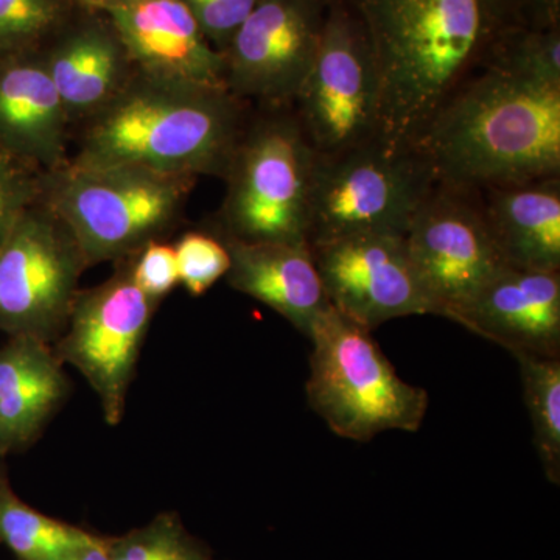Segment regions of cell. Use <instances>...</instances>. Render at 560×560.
I'll use <instances>...</instances> for the list:
<instances>
[{
  "instance_id": "obj_6",
  "label": "cell",
  "mask_w": 560,
  "mask_h": 560,
  "mask_svg": "<svg viewBox=\"0 0 560 560\" xmlns=\"http://www.w3.org/2000/svg\"><path fill=\"white\" fill-rule=\"evenodd\" d=\"M308 405L335 434L368 442L385 431L416 433L430 397L401 381L372 331L331 305L313 327Z\"/></svg>"
},
{
  "instance_id": "obj_25",
  "label": "cell",
  "mask_w": 560,
  "mask_h": 560,
  "mask_svg": "<svg viewBox=\"0 0 560 560\" xmlns=\"http://www.w3.org/2000/svg\"><path fill=\"white\" fill-rule=\"evenodd\" d=\"M61 16L60 0H0V60L33 51Z\"/></svg>"
},
{
  "instance_id": "obj_31",
  "label": "cell",
  "mask_w": 560,
  "mask_h": 560,
  "mask_svg": "<svg viewBox=\"0 0 560 560\" xmlns=\"http://www.w3.org/2000/svg\"><path fill=\"white\" fill-rule=\"evenodd\" d=\"M58 560H109L108 541L106 537L97 536L86 547L69 552L68 556Z\"/></svg>"
},
{
  "instance_id": "obj_19",
  "label": "cell",
  "mask_w": 560,
  "mask_h": 560,
  "mask_svg": "<svg viewBox=\"0 0 560 560\" xmlns=\"http://www.w3.org/2000/svg\"><path fill=\"white\" fill-rule=\"evenodd\" d=\"M478 191L508 267L560 271V176Z\"/></svg>"
},
{
  "instance_id": "obj_10",
  "label": "cell",
  "mask_w": 560,
  "mask_h": 560,
  "mask_svg": "<svg viewBox=\"0 0 560 560\" xmlns=\"http://www.w3.org/2000/svg\"><path fill=\"white\" fill-rule=\"evenodd\" d=\"M88 268L72 232L38 198L0 245V331L54 345Z\"/></svg>"
},
{
  "instance_id": "obj_2",
  "label": "cell",
  "mask_w": 560,
  "mask_h": 560,
  "mask_svg": "<svg viewBox=\"0 0 560 560\" xmlns=\"http://www.w3.org/2000/svg\"><path fill=\"white\" fill-rule=\"evenodd\" d=\"M249 116L250 105L226 88L135 72L101 113L81 124L70 160L224 178Z\"/></svg>"
},
{
  "instance_id": "obj_15",
  "label": "cell",
  "mask_w": 560,
  "mask_h": 560,
  "mask_svg": "<svg viewBox=\"0 0 560 560\" xmlns=\"http://www.w3.org/2000/svg\"><path fill=\"white\" fill-rule=\"evenodd\" d=\"M451 319L514 357L560 359V271L504 267Z\"/></svg>"
},
{
  "instance_id": "obj_13",
  "label": "cell",
  "mask_w": 560,
  "mask_h": 560,
  "mask_svg": "<svg viewBox=\"0 0 560 560\" xmlns=\"http://www.w3.org/2000/svg\"><path fill=\"white\" fill-rule=\"evenodd\" d=\"M311 249L331 307L364 329L434 315L404 235L364 232L313 243Z\"/></svg>"
},
{
  "instance_id": "obj_24",
  "label": "cell",
  "mask_w": 560,
  "mask_h": 560,
  "mask_svg": "<svg viewBox=\"0 0 560 560\" xmlns=\"http://www.w3.org/2000/svg\"><path fill=\"white\" fill-rule=\"evenodd\" d=\"M106 541L109 560H213L175 512H162L145 526Z\"/></svg>"
},
{
  "instance_id": "obj_29",
  "label": "cell",
  "mask_w": 560,
  "mask_h": 560,
  "mask_svg": "<svg viewBox=\"0 0 560 560\" xmlns=\"http://www.w3.org/2000/svg\"><path fill=\"white\" fill-rule=\"evenodd\" d=\"M209 43L223 54L260 0H183Z\"/></svg>"
},
{
  "instance_id": "obj_30",
  "label": "cell",
  "mask_w": 560,
  "mask_h": 560,
  "mask_svg": "<svg viewBox=\"0 0 560 560\" xmlns=\"http://www.w3.org/2000/svg\"><path fill=\"white\" fill-rule=\"evenodd\" d=\"M533 25L558 27L560 25V0H523Z\"/></svg>"
},
{
  "instance_id": "obj_18",
  "label": "cell",
  "mask_w": 560,
  "mask_h": 560,
  "mask_svg": "<svg viewBox=\"0 0 560 560\" xmlns=\"http://www.w3.org/2000/svg\"><path fill=\"white\" fill-rule=\"evenodd\" d=\"M51 345L9 337L0 346V456L27 451L70 393Z\"/></svg>"
},
{
  "instance_id": "obj_17",
  "label": "cell",
  "mask_w": 560,
  "mask_h": 560,
  "mask_svg": "<svg viewBox=\"0 0 560 560\" xmlns=\"http://www.w3.org/2000/svg\"><path fill=\"white\" fill-rule=\"evenodd\" d=\"M220 237L230 250L226 280L231 289L267 305L305 338L311 337L330 305L311 246Z\"/></svg>"
},
{
  "instance_id": "obj_22",
  "label": "cell",
  "mask_w": 560,
  "mask_h": 560,
  "mask_svg": "<svg viewBox=\"0 0 560 560\" xmlns=\"http://www.w3.org/2000/svg\"><path fill=\"white\" fill-rule=\"evenodd\" d=\"M545 477L560 485V359L515 355Z\"/></svg>"
},
{
  "instance_id": "obj_14",
  "label": "cell",
  "mask_w": 560,
  "mask_h": 560,
  "mask_svg": "<svg viewBox=\"0 0 560 560\" xmlns=\"http://www.w3.org/2000/svg\"><path fill=\"white\" fill-rule=\"evenodd\" d=\"M113 25L136 72L154 79L224 86V57L183 0H86Z\"/></svg>"
},
{
  "instance_id": "obj_7",
  "label": "cell",
  "mask_w": 560,
  "mask_h": 560,
  "mask_svg": "<svg viewBox=\"0 0 560 560\" xmlns=\"http://www.w3.org/2000/svg\"><path fill=\"white\" fill-rule=\"evenodd\" d=\"M438 178L422 151L377 140L319 156L313 176L311 245L364 234L407 232Z\"/></svg>"
},
{
  "instance_id": "obj_11",
  "label": "cell",
  "mask_w": 560,
  "mask_h": 560,
  "mask_svg": "<svg viewBox=\"0 0 560 560\" xmlns=\"http://www.w3.org/2000/svg\"><path fill=\"white\" fill-rule=\"evenodd\" d=\"M404 238L434 315L444 318L508 267L486 223L480 191L467 187L438 180Z\"/></svg>"
},
{
  "instance_id": "obj_9",
  "label": "cell",
  "mask_w": 560,
  "mask_h": 560,
  "mask_svg": "<svg viewBox=\"0 0 560 560\" xmlns=\"http://www.w3.org/2000/svg\"><path fill=\"white\" fill-rule=\"evenodd\" d=\"M114 264L105 282L80 289L66 329L51 345L58 360L75 368L97 394L110 427L124 419L140 352L161 305L136 282L130 256Z\"/></svg>"
},
{
  "instance_id": "obj_21",
  "label": "cell",
  "mask_w": 560,
  "mask_h": 560,
  "mask_svg": "<svg viewBox=\"0 0 560 560\" xmlns=\"http://www.w3.org/2000/svg\"><path fill=\"white\" fill-rule=\"evenodd\" d=\"M95 534L57 521L20 499L0 474V544L20 560H58L86 547Z\"/></svg>"
},
{
  "instance_id": "obj_28",
  "label": "cell",
  "mask_w": 560,
  "mask_h": 560,
  "mask_svg": "<svg viewBox=\"0 0 560 560\" xmlns=\"http://www.w3.org/2000/svg\"><path fill=\"white\" fill-rule=\"evenodd\" d=\"M132 276L151 300L161 302L179 285L178 260L175 246L165 241H153L131 254Z\"/></svg>"
},
{
  "instance_id": "obj_32",
  "label": "cell",
  "mask_w": 560,
  "mask_h": 560,
  "mask_svg": "<svg viewBox=\"0 0 560 560\" xmlns=\"http://www.w3.org/2000/svg\"><path fill=\"white\" fill-rule=\"evenodd\" d=\"M79 2H80V3H81V2H86V0H79Z\"/></svg>"
},
{
  "instance_id": "obj_20",
  "label": "cell",
  "mask_w": 560,
  "mask_h": 560,
  "mask_svg": "<svg viewBox=\"0 0 560 560\" xmlns=\"http://www.w3.org/2000/svg\"><path fill=\"white\" fill-rule=\"evenodd\" d=\"M40 57L72 127L101 113L136 72L108 20L75 28Z\"/></svg>"
},
{
  "instance_id": "obj_26",
  "label": "cell",
  "mask_w": 560,
  "mask_h": 560,
  "mask_svg": "<svg viewBox=\"0 0 560 560\" xmlns=\"http://www.w3.org/2000/svg\"><path fill=\"white\" fill-rule=\"evenodd\" d=\"M179 285L191 298H201L220 279L226 278L231 267L230 250L219 234L189 231L175 243Z\"/></svg>"
},
{
  "instance_id": "obj_12",
  "label": "cell",
  "mask_w": 560,
  "mask_h": 560,
  "mask_svg": "<svg viewBox=\"0 0 560 560\" xmlns=\"http://www.w3.org/2000/svg\"><path fill=\"white\" fill-rule=\"evenodd\" d=\"M330 0H260L223 51L224 86L259 108L291 106L311 69Z\"/></svg>"
},
{
  "instance_id": "obj_27",
  "label": "cell",
  "mask_w": 560,
  "mask_h": 560,
  "mask_svg": "<svg viewBox=\"0 0 560 560\" xmlns=\"http://www.w3.org/2000/svg\"><path fill=\"white\" fill-rule=\"evenodd\" d=\"M39 198V173L0 150V245Z\"/></svg>"
},
{
  "instance_id": "obj_23",
  "label": "cell",
  "mask_w": 560,
  "mask_h": 560,
  "mask_svg": "<svg viewBox=\"0 0 560 560\" xmlns=\"http://www.w3.org/2000/svg\"><path fill=\"white\" fill-rule=\"evenodd\" d=\"M481 70L560 90V25H522L501 36Z\"/></svg>"
},
{
  "instance_id": "obj_5",
  "label": "cell",
  "mask_w": 560,
  "mask_h": 560,
  "mask_svg": "<svg viewBox=\"0 0 560 560\" xmlns=\"http://www.w3.org/2000/svg\"><path fill=\"white\" fill-rule=\"evenodd\" d=\"M316 160L291 106L250 113L223 178L226 194L217 234L249 243L311 246Z\"/></svg>"
},
{
  "instance_id": "obj_4",
  "label": "cell",
  "mask_w": 560,
  "mask_h": 560,
  "mask_svg": "<svg viewBox=\"0 0 560 560\" xmlns=\"http://www.w3.org/2000/svg\"><path fill=\"white\" fill-rule=\"evenodd\" d=\"M197 178L69 160L39 173V198L72 232L90 267L119 261L171 234Z\"/></svg>"
},
{
  "instance_id": "obj_8",
  "label": "cell",
  "mask_w": 560,
  "mask_h": 560,
  "mask_svg": "<svg viewBox=\"0 0 560 560\" xmlns=\"http://www.w3.org/2000/svg\"><path fill=\"white\" fill-rule=\"evenodd\" d=\"M291 109L319 156L377 139V68L349 0H330L318 49Z\"/></svg>"
},
{
  "instance_id": "obj_3",
  "label": "cell",
  "mask_w": 560,
  "mask_h": 560,
  "mask_svg": "<svg viewBox=\"0 0 560 560\" xmlns=\"http://www.w3.org/2000/svg\"><path fill=\"white\" fill-rule=\"evenodd\" d=\"M418 150L467 189L560 176V90L480 70L445 103Z\"/></svg>"
},
{
  "instance_id": "obj_16",
  "label": "cell",
  "mask_w": 560,
  "mask_h": 560,
  "mask_svg": "<svg viewBox=\"0 0 560 560\" xmlns=\"http://www.w3.org/2000/svg\"><path fill=\"white\" fill-rule=\"evenodd\" d=\"M72 121L40 54L0 60V150L44 173L69 160Z\"/></svg>"
},
{
  "instance_id": "obj_1",
  "label": "cell",
  "mask_w": 560,
  "mask_h": 560,
  "mask_svg": "<svg viewBox=\"0 0 560 560\" xmlns=\"http://www.w3.org/2000/svg\"><path fill=\"white\" fill-rule=\"evenodd\" d=\"M378 77L377 142L416 150L501 36L533 25L523 0H349ZM536 27V25H533Z\"/></svg>"
}]
</instances>
